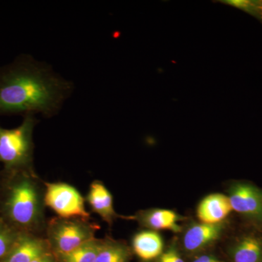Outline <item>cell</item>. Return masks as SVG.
<instances>
[{
    "mask_svg": "<svg viewBox=\"0 0 262 262\" xmlns=\"http://www.w3.org/2000/svg\"><path fill=\"white\" fill-rule=\"evenodd\" d=\"M72 85L28 55L0 67V115L58 113Z\"/></svg>",
    "mask_w": 262,
    "mask_h": 262,
    "instance_id": "6da1fadb",
    "label": "cell"
},
{
    "mask_svg": "<svg viewBox=\"0 0 262 262\" xmlns=\"http://www.w3.org/2000/svg\"><path fill=\"white\" fill-rule=\"evenodd\" d=\"M29 173H21L8 189L4 210L10 222L21 228L37 227L42 221L44 198Z\"/></svg>",
    "mask_w": 262,
    "mask_h": 262,
    "instance_id": "7a4b0ae2",
    "label": "cell"
},
{
    "mask_svg": "<svg viewBox=\"0 0 262 262\" xmlns=\"http://www.w3.org/2000/svg\"><path fill=\"white\" fill-rule=\"evenodd\" d=\"M37 120L34 115H24L18 127L4 128L0 125V162L13 173H31L34 142L33 131Z\"/></svg>",
    "mask_w": 262,
    "mask_h": 262,
    "instance_id": "3957f363",
    "label": "cell"
},
{
    "mask_svg": "<svg viewBox=\"0 0 262 262\" xmlns=\"http://www.w3.org/2000/svg\"><path fill=\"white\" fill-rule=\"evenodd\" d=\"M98 226L78 219H53L48 227L50 248L60 257L95 238Z\"/></svg>",
    "mask_w": 262,
    "mask_h": 262,
    "instance_id": "277c9868",
    "label": "cell"
},
{
    "mask_svg": "<svg viewBox=\"0 0 262 262\" xmlns=\"http://www.w3.org/2000/svg\"><path fill=\"white\" fill-rule=\"evenodd\" d=\"M44 203L57 215L63 219L88 221L84 200L77 189L66 183H46Z\"/></svg>",
    "mask_w": 262,
    "mask_h": 262,
    "instance_id": "5b68a950",
    "label": "cell"
},
{
    "mask_svg": "<svg viewBox=\"0 0 262 262\" xmlns=\"http://www.w3.org/2000/svg\"><path fill=\"white\" fill-rule=\"evenodd\" d=\"M232 210L256 228H262V189L251 182H234L228 190Z\"/></svg>",
    "mask_w": 262,
    "mask_h": 262,
    "instance_id": "8992f818",
    "label": "cell"
},
{
    "mask_svg": "<svg viewBox=\"0 0 262 262\" xmlns=\"http://www.w3.org/2000/svg\"><path fill=\"white\" fill-rule=\"evenodd\" d=\"M229 262H262V234L248 232L237 236L227 249Z\"/></svg>",
    "mask_w": 262,
    "mask_h": 262,
    "instance_id": "52a82bcc",
    "label": "cell"
},
{
    "mask_svg": "<svg viewBox=\"0 0 262 262\" xmlns=\"http://www.w3.org/2000/svg\"><path fill=\"white\" fill-rule=\"evenodd\" d=\"M224 225L220 224H196L187 229L183 238L186 252L196 253L213 244L220 238Z\"/></svg>",
    "mask_w": 262,
    "mask_h": 262,
    "instance_id": "ba28073f",
    "label": "cell"
},
{
    "mask_svg": "<svg viewBox=\"0 0 262 262\" xmlns=\"http://www.w3.org/2000/svg\"><path fill=\"white\" fill-rule=\"evenodd\" d=\"M49 248L48 241L28 233L18 234V238L3 262H32L49 253Z\"/></svg>",
    "mask_w": 262,
    "mask_h": 262,
    "instance_id": "9c48e42d",
    "label": "cell"
},
{
    "mask_svg": "<svg viewBox=\"0 0 262 262\" xmlns=\"http://www.w3.org/2000/svg\"><path fill=\"white\" fill-rule=\"evenodd\" d=\"M232 211L228 196L215 193L203 198L198 207L196 215L202 223L220 224Z\"/></svg>",
    "mask_w": 262,
    "mask_h": 262,
    "instance_id": "30bf717a",
    "label": "cell"
},
{
    "mask_svg": "<svg viewBox=\"0 0 262 262\" xmlns=\"http://www.w3.org/2000/svg\"><path fill=\"white\" fill-rule=\"evenodd\" d=\"M86 199L94 213L108 225H113L117 215L114 210L113 196L102 183L98 181L93 182Z\"/></svg>",
    "mask_w": 262,
    "mask_h": 262,
    "instance_id": "8fae6325",
    "label": "cell"
},
{
    "mask_svg": "<svg viewBox=\"0 0 262 262\" xmlns=\"http://www.w3.org/2000/svg\"><path fill=\"white\" fill-rule=\"evenodd\" d=\"M163 248L161 236L155 231H143L136 234L133 239L134 252L144 261H151L160 257Z\"/></svg>",
    "mask_w": 262,
    "mask_h": 262,
    "instance_id": "7c38bea8",
    "label": "cell"
},
{
    "mask_svg": "<svg viewBox=\"0 0 262 262\" xmlns=\"http://www.w3.org/2000/svg\"><path fill=\"white\" fill-rule=\"evenodd\" d=\"M139 222L152 231L172 230L179 232L180 218L175 212L166 209H153L142 212L138 217Z\"/></svg>",
    "mask_w": 262,
    "mask_h": 262,
    "instance_id": "4fadbf2b",
    "label": "cell"
},
{
    "mask_svg": "<svg viewBox=\"0 0 262 262\" xmlns=\"http://www.w3.org/2000/svg\"><path fill=\"white\" fill-rule=\"evenodd\" d=\"M103 241L94 238L72 252L60 256V262H96Z\"/></svg>",
    "mask_w": 262,
    "mask_h": 262,
    "instance_id": "5bb4252c",
    "label": "cell"
},
{
    "mask_svg": "<svg viewBox=\"0 0 262 262\" xmlns=\"http://www.w3.org/2000/svg\"><path fill=\"white\" fill-rule=\"evenodd\" d=\"M130 251L120 243L103 241L96 262H129Z\"/></svg>",
    "mask_w": 262,
    "mask_h": 262,
    "instance_id": "9a60e30c",
    "label": "cell"
},
{
    "mask_svg": "<svg viewBox=\"0 0 262 262\" xmlns=\"http://www.w3.org/2000/svg\"><path fill=\"white\" fill-rule=\"evenodd\" d=\"M234 8L244 10L262 21V1L258 0H227L222 1Z\"/></svg>",
    "mask_w": 262,
    "mask_h": 262,
    "instance_id": "2e32d148",
    "label": "cell"
},
{
    "mask_svg": "<svg viewBox=\"0 0 262 262\" xmlns=\"http://www.w3.org/2000/svg\"><path fill=\"white\" fill-rule=\"evenodd\" d=\"M18 236L8 227L0 224V259L8 254Z\"/></svg>",
    "mask_w": 262,
    "mask_h": 262,
    "instance_id": "e0dca14e",
    "label": "cell"
},
{
    "mask_svg": "<svg viewBox=\"0 0 262 262\" xmlns=\"http://www.w3.org/2000/svg\"><path fill=\"white\" fill-rule=\"evenodd\" d=\"M159 262H184L180 253L175 246L168 248L160 256Z\"/></svg>",
    "mask_w": 262,
    "mask_h": 262,
    "instance_id": "ac0fdd59",
    "label": "cell"
},
{
    "mask_svg": "<svg viewBox=\"0 0 262 262\" xmlns=\"http://www.w3.org/2000/svg\"><path fill=\"white\" fill-rule=\"evenodd\" d=\"M191 262H224L221 260L220 258L213 254H205L199 255L193 258Z\"/></svg>",
    "mask_w": 262,
    "mask_h": 262,
    "instance_id": "d6986e66",
    "label": "cell"
},
{
    "mask_svg": "<svg viewBox=\"0 0 262 262\" xmlns=\"http://www.w3.org/2000/svg\"><path fill=\"white\" fill-rule=\"evenodd\" d=\"M32 262H55V261L53 255L51 253H47L36 258Z\"/></svg>",
    "mask_w": 262,
    "mask_h": 262,
    "instance_id": "ffe728a7",
    "label": "cell"
}]
</instances>
